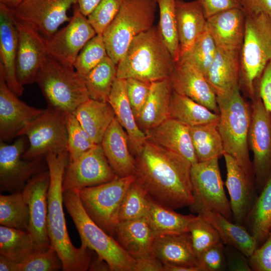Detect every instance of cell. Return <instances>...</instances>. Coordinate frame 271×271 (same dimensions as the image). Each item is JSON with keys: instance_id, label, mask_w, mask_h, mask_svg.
I'll use <instances>...</instances> for the list:
<instances>
[{"instance_id": "21", "label": "cell", "mask_w": 271, "mask_h": 271, "mask_svg": "<svg viewBox=\"0 0 271 271\" xmlns=\"http://www.w3.org/2000/svg\"><path fill=\"white\" fill-rule=\"evenodd\" d=\"M223 156L227 172L225 185L230 196L232 217L235 223L243 225L256 198L254 183L231 156L224 154Z\"/></svg>"}, {"instance_id": "35", "label": "cell", "mask_w": 271, "mask_h": 271, "mask_svg": "<svg viewBox=\"0 0 271 271\" xmlns=\"http://www.w3.org/2000/svg\"><path fill=\"white\" fill-rule=\"evenodd\" d=\"M170 117L191 127L218 122L219 114L173 90L170 105Z\"/></svg>"}, {"instance_id": "6", "label": "cell", "mask_w": 271, "mask_h": 271, "mask_svg": "<svg viewBox=\"0 0 271 271\" xmlns=\"http://www.w3.org/2000/svg\"><path fill=\"white\" fill-rule=\"evenodd\" d=\"M74 69L48 54L45 56L35 82L48 106L74 113L79 105L90 98L84 77Z\"/></svg>"}, {"instance_id": "16", "label": "cell", "mask_w": 271, "mask_h": 271, "mask_svg": "<svg viewBox=\"0 0 271 271\" xmlns=\"http://www.w3.org/2000/svg\"><path fill=\"white\" fill-rule=\"evenodd\" d=\"M74 6L73 15L66 26L45 39L47 54L72 67L80 51L97 34L87 17L81 13L76 4Z\"/></svg>"}, {"instance_id": "56", "label": "cell", "mask_w": 271, "mask_h": 271, "mask_svg": "<svg viewBox=\"0 0 271 271\" xmlns=\"http://www.w3.org/2000/svg\"><path fill=\"white\" fill-rule=\"evenodd\" d=\"M246 15L264 14L271 16V0H242Z\"/></svg>"}, {"instance_id": "47", "label": "cell", "mask_w": 271, "mask_h": 271, "mask_svg": "<svg viewBox=\"0 0 271 271\" xmlns=\"http://www.w3.org/2000/svg\"><path fill=\"white\" fill-rule=\"evenodd\" d=\"M63 269L62 260L50 245L45 250L38 251L19 263V271H57Z\"/></svg>"}, {"instance_id": "52", "label": "cell", "mask_w": 271, "mask_h": 271, "mask_svg": "<svg viewBox=\"0 0 271 271\" xmlns=\"http://www.w3.org/2000/svg\"><path fill=\"white\" fill-rule=\"evenodd\" d=\"M206 19L231 9H243L241 0H199ZM244 10V9H243Z\"/></svg>"}, {"instance_id": "4", "label": "cell", "mask_w": 271, "mask_h": 271, "mask_svg": "<svg viewBox=\"0 0 271 271\" xmlns=\"http://www.w3.org/2000/svg\"><path fill=\"white\" fill-rule=\"evenodd\" d=\"M216 98L219 111L218 126L224 154L231 156L254 183L248 150L250 105L242 97L240 85L224 94L216 96Z\"/></svg>"}, {"instance_id": "39", "label": "cell", "mask_w": 271, "mask_h": 271, "mask_svg": "<svg viewBox=\"0 0 271 271\" xmlns=\"http://www.w3.org/2000/svg\"><path fill=\"white\" fill-rule=\"evenodd\" d=\"M116 77L117 64L107 56L84 77L89 98L108 101Z\"/></svg>"}, {"instance_id": "53", "label": "cell", "mask_w": 271, "mask_h": 271, "mask_svg": "<svg viewBox=\"0 0 271 271\" xmlns=\"http://www.w3.org/2000/svg\"><path fill=\"white\" fill-rule=\"evenodd\" d=\"M226 267L229 270L251 271L248 258L235 248L224 247Z\"/></svg>"}, {"instance_id": "12", "label": "cell", "mask_w": 271, "mask_h": 271, "mask_svg": "<svg viewBox=\"0 0 271 271\" xmlns=\"http://www.w3.org/2000/svg\"><path fill=\"white\" fill-rule=\"evenodd\" d=\"M251 99L248 145L253 154L252 164L256 187L261 191L271 175V113L257 90Z\"/></svg>"}, {"instance_id": "60", "label": "cell", "mask_w": 271, "mask_h": 271, "mask_svg": "<svg viewBox=\"0 0 271 271\" xmlns=\"http://www.w3.org/2000/svg\"><path fill=\"white\" fill-rule=\"evenodd\" d=\"M164 264V271H200L198 266H185L169 263Z\"/></svg>"}, {"instance_id": "58", "label": "cell", "mask_w": 271, "mask_h": 271, "mask_svg": "<svg viewBox=\"0 0 271 271\" xmlns=\"http://www.w3.org/2000/svg\"><path fill=\"white\" fill-rule=\"evenodd\" d=\"M0 271H19V262L0 254Z\"/></svg>"}, {"instance_id": "1", "label": "cell", "mask_w": 271, "mask_h": 271, "mask_svg": "<svg viewBox=\"0 0 271 271\" xmlns=\"http://www.w3.org/2000/svg\"><path fill=\"white\" fill-rule=\"evenodd\" d=\"M134 158L135 181L153 199L174 210L193 203L188 160L148 140Z\"/></svg>"}, {"instance_id": "23", "label": "cell", "mask_w": 271, "mask_h": 271, "mask_svg": "<svg viewBox=\"0 0 271 271\" xmlns=\"http://www.w3.org/2000/svg\"><path fill=\"white\" fill-rule=\"evenodd\" d=\"M245 17L243 9L235 8L207 19L206 28L217 48L240 50L244 37Z\"/></svg>"}, {"instance_id": "32", "label": "cell", "mask_w": 271, "mask_h": 271, "mask_svg": "<svg viewBox=\"0 0 271 271\" xmlns=\"http://www.w3.org/2000/svg\"><path fill=\"white\" fill-rule=\"evenodd\" d=\"M74 114L95 144L101 143L106 131L115 118V112L108 101L90 98L79 105Z\"/></svg>"}, {"instance_id": "7", "label": "cell", "mask_w": 271, "mask_h": 271, "mask_svg": "<svg viewBox=\"0 0 271 271\" xmlns=\"http://www.w3.org/2000/svg\"><path fill=\"white\" fill-rule=\"evenodd\" d=\"M156 0H125L117 14L102 34L108 56L116 64L132 41L153 26Z\"/></svg>"}, {"instance_id": "33", "label": "cell", "mask_w": 271, "mask_h": 271, "mask_svg": "<svg viewBox=\"0 0 271 271\" xmlns=\"http://www.w3.org/2000/svg\"><path fill=\"white\" fill-rule=\"evenodd\" d=\"M199 215L215 227L225 245L235 248L247 258L257 247L255 239L242 225L233 223L221 214L215 212H206Z\"/></svg>"}, {"instance_id": "5", "label": "cell", "mask_w": 271, "mask_h": 271, "mask_svg": "<svg viewBox=\"0 0 271 271\" xmlns=\"http://www.w3.org/2000/svg\"><path fill=\"white\" fill-rule=\"evenodd\" d=\"M63 196L64 205L78 231L81 244L104 260L111 271H134V259L88 215L78 191H63Z\"/></svg>"}, {"instance_id": "17", "label": "cell", "mask_w": 271, "mask_h": 271, "mask_svg": "<svg viewBox=\"0 0 271 271\" xmlns=\"http://www.w3.org/2000/svg\"><path fill=\"white\" fill-rule=\"evenodd\" d=\"M171 79L174 91L219 113L216 94L204 74L187 55L175 62Z\"/></svg>"}, {"instance_id": "45", "label": "cell", "mask_w": 271, "mask_h": 271, "mask_svg": "<svg viewBox=\"0 0 271 271\" xmlns=\"http://www.w3.org/2000/svg\"><path fill=\"white\" fill-rule=\"evenodd\" d=\"M107 56L103 36L96 34L80 51L74 62V68L84 77Z\"/></svg>"}, {"instance_id": "22", "label": "cell", "mask_w": 271, "mask_h": 271, "mask_svg": "<svg viewBox=\"0 0 271 271\" xmlns=\"http://www.w3.org/2000/svg\"><path fill=\"white\" fill-rule=\"evenodd\" d=\"M13 10L0 4V66L3 69L8 86L16 95L20 96L24 88L17 76L18 38Z\"/></svg>"}, {"instance_id": "50", "label": "cell", "mask_w": 271, "mask_h": 271, "mask_svg": "<svg viewBox=\"0 0 271 271\" xmlns=\"http://www.w3.org/2000/svg\"><path fill=\"white\" fill-rule=\"evenodd\" d=\"M224 244L222 241L204 251L198 258L200 271H220L226 267Z\"/></svg>"}, {"instance_id": "11", "label": "cell", "mask_w": 271, "mask_h": 271, "mask_svg": "<svg viewBox=\"0 0 271 271\" xmlns=\"http://www.w3.org/2000/svg\"><path fill=\"white\" fill-rule=\"evenodd\" d=\"M65 113L48 106L19 133L18 137H27L29 144L23 154L24 159L31 160L48 153L67 152Z\"/></svg>"}, {"instance_id": "29", "label": "cell", "mask_w": 271, "mask_h": 271, "mask_svg": "<svg viewBox=\"0 0 271 271\" xmlns=\"http://www.w3.org/2000/svg\"><path fill=\"white\" fill-rule=\"evenodd\" d=\"M153 252L163 264L198 267V260L189 231L156 236Z\"/></svg>"}, {"instance_id": "43", "label": "cell", "mask_w": 271, "mask_h": 271, "mask_svg": "<svg viewBox=\"0 0 271 271\" xmlns=\"http://www.w3.org/2000/svg\"><path fill=\"white\" fill-rule=\"evenodd\" d=\"M69 161H74L96 144L78 121L74 113L66 112Z\"/></svg>"}, {"instance_id": "8", "label": "cell", "mask_w": 271, "mask_h": 271, "mask_svg": "<svg viewBox=\"0 0 271 271\" xmlns=\"http://www.w3.org/2000/svg\"><path fill=\"white\" fill-rule=\"evenodd\" d=\"M271 60V16L246 15L244 37L239 53L240 77L251 98L255 83Z\"/></svg>"}, {"instance_id": "24", "label": "cell", "mask_w": 271, "mask_h": 271, "mask_svg": "<svg viewBox=\"0 0 271 271\" xmlns=\"http://www.w3.org/2000/svg\"><path fill=\"white\" fill-rule=\"evenodd\" d=\"M100 144L110 167L118 177L134 174L136 160L130 149L128 137L116 117L106 131Z\"/></svg>"}, {"instance_id": "31", "label": "cell", "mask_w": 271, "mask_h": 271, "mask_svg": "<svg viewBox=\"0 0 271 271\" xmlns=\"http://www.w3.org/2000/svg\"><path fill=\"white\" fill-rule=\"evenodd\" d=\"M114 237L123 250L134 259L153 252L156 236L145 217L119 221Z\"/></svg>"}, {"instance_id": "41", "label": "cell", "mask_w": 271, "mask_h": 271, "mask_svg": "<svg viewBox=\"0 0 271 271\" xmlns=\"http://www.w3.org/2000/svg\"><path fill=\"white\" fill-rule=\"evenodd\" d=\"M159 8L160 20L158 26L174 62L180 58L176 20V0H156Z\"/></svg>"}, {"instance_id": "13", "label": "cell", "mask_w": 271, "mask_h": 271, "mask_svg": "<svg viewBox=\"0 0 271 271\" xmlns=\"http://www.w3.org/2000/svg\"><path fill=\"white\" fill-rule=\"evenodd\" d=\"M24 136L12 144L0 142V190L11 193L22 192L28 182L44 170L45 157L31 160L22 157L26 151Z\"/></svg>"}, {"instance_id": "49", "label": "cell", "mask_w": 271, "mask_h": 271, "mask_svg": "<svg viewBox=\"0 0 271 271\" xmlns=\"http://www.w3.org/2000/svg\"><path fill=\"white\" fill-rule=\"evenodd\" d=\"M125 83L128 98L137 119L147 101L152 82L129 78L125 79Z\"/></svg>"}, {"instance_id": "2", "label": "cell", "mask_w": 271, "mask_h": 271, "mask_svg": "<svg viewBox=\"0 0 271 271\" xmlns=\"http://www.w3.org/2000/svg\"><path fill=\"white\" fill-rule=\"evenodd\" d=\"M45 158L50 174L47 231L50 245L62 260L63 270H87L94 251L82 244L79 248L73 245L68 235L63 207L62 185L69 163L68 153H48Z\"/></svg>"}, {"instance_id": "57", "label": "cell", "mask_w": 271, "mask_h": 271, "mask_svg": "<svg viewBox=\"0 0 271 271\" xmlns=\"http://www.w3.org/2000/svg\"><path fill=\"white\" fill-rule=\"evenodd\" d=\"M101 0H77V5L81 13L88 17L96 8Z\"/></svg>"}, {"instance_id": "14", "label": "cell", "mask_w": 271, "mask_h": 271, "mask_svg": "<svg viewBox=\"0 0 271 271\" xmlns=\"http://www.w3.org/2000/svg\"><path fill=\"white\" fill-rule=\"evenodd\" d=\"M77 0H25L13 10L15 19L31 28L43 38L52 37L71 18L67 12Z\"/></svg>"}, {"instance_id": "44", "label": "cell", "mask_w": 271, "mask_h": 271, "mask_svg": "<svg viewBox=\"0 0 271 271\" xmlns=\"http://www.w3.org/2000/svg\"><path fill=\"white\" fill-rule=\"evenodd\" d=\"M189 232L198 259L204 251L221 241L215 227L199 214L190 222Z\"/></svg>"}, {"instance_id": "36", "label": "cell", "mask_w": 271, "mask_h": 271, "mask_svg": "<svg viewBox=\"0 0 271 271\" xmlns=\"http://www.w3.org/2000/svg\"><path fill=\"white\" fill-rule=\"evenodd\" d=\"M255 239L257 247L262 244L271 231V175L261 190L243 225Z\"/></svg>"}, {"instance_id": "15", "label": "cell", "mask_w": 271, "mask_h": 271, "mask_svg": "<svg viewBox=\"0 0 271 271\" xmlns=\"http://www.w3.org/2000/svg\"><path fill=\"white\" fill-rule=\"evenodd\" d=\"M117 178L101 144H96L78 159L69 161L64 176L63 191H79Z\"/></svg>"}, {"instance_id": "19", "label": "cell", "mask_w": 271, "mask_h": 271, "mask_svg": "<svg viewBox=\"0 0 271 271\" xmlns=\"http://www.w3.org/2000/svg\"><path fill=\"white\" fill-rule=\"evenodd\" d=\"M31 106L18 98L8 86L0 66V141H9L44 111Z\"/></svg>"}, {"instance_id": "46", "label": "cell", "mask_w": 271, "mask_h": 271, "mask_svg": "<svg viewBox=\"0 0 271 271\" xmlns=\"http://www.w3.org/2000/svg\"><path fill=\"white\" fill-rule=\"evenodd\" d=\"M217 50L216 45L206 28L189 52L185 55H187L194 62L206 77Z\"/></svg>"}, {"instance_id": "59", "label": "cell", "mask_w": 271, "mask_h": 271, "mask_svg": "<svg viewBox=\"0 0 271 271\" xmlns=\"http://www.w3.org/2000/svg\"><path fill=\"white\" fill-rule=\"evenodd\" d=\"M89 270H110L108 264L97 255L95 258L92 257L88 268Z\"/></svg>"}, {"instance_id": "42", "label": "cell", "mask_w": 271, "mask_h": 271, "mask_svg": "<svg viewBox=\"0 0 271 271\" xmlns=\"http://www.w3.org/2000/svg\"><path fill=\"white\" fill-rule=\"evenodd\" d=\"M150 199L146 191L134 180L123 198L119 211V221L146 217Z\"/></svg>"}, {"instance_id": "37", "label": "cell", "mask_w": 271, "mask_h": 271, "mask_svg": "<svg viewBox=\"0 0 271 271\" xmlns=\"http://www.w3.org/2000/svg\"><path fill=\"white\" fill-rule=\"evenodd\" d=\"M40 250H45L28 231L0 226V254L20 263Z\"/></svg>"}, {"instance_id": "54", "label": "cell", "mask_w": 271, "mask_h": 271, "mask_svg": "<svg viewBox=\"0 0 271 271\" xmlns=\"http://www.w3.org/2000/svg\"><path fill=\"white\" fill-rule=\"evenodd\" d=\"M259 78L257 91L265 108L271 113V60Z\"/></svg>"}, {"instance_id": "61", "label": "cell", "mask_w": 271, "mask_h": 271, "mask_svg": "<svg viewBox=\"0 0 271 271\" xmlns=\"http://www.w3.org/2000/svg\"><path fill=\"white\" fill-rule=\"evenodd\" d=\"M24 1L25 0H0V4L3 5L11 9L14 10Z\"/></svg>"}, {"instance_id": "3", "label": "cell", "mask_w": 271, "mask_h": 271, "mask_svg": "<svg viewBox=\"0 0 271 271\" xmlns=\"http://www.w3.org/2000/svg\"><path fill=\"white\" fill-rule=\"evenodd\" d=\"M174 61L158 26L134 38L117 64V78L153 82L171 78Z\"/></svg>"}, {"instance_id": "25", "label": "cell", "mask_w": 271, "mask_h": 271, "mask_svg": "<svg viewBox=\"0 0 271 271\" xmlns=\"http://www.w3.org/2000/svg\"><path fill=\"white\" fill-rule=\"evenodd\" d=\"M145 133L148 141L180 155L192 165L198 162L187 125L169 118Z\"/></svg>"}, {"instance_id": "28", "label": "cell", "mask_w": 271, "mask_h": 271, "mask_svg": "<svg viewBox=\"0 0 271 271\" xmlns=\"http://www.w3.org/2000/svg\"><path fill=\"white\" fill-rule=\"evenodd\" d=\"M176 11L181 57L189 52L205 30L207 19L199 0H176Z\"/></svg>"}, {"instance_id": "10", "label": "cell", "mask_w": 271, "mask_h": 271, "mask_svg": "<svg viewBox=\"0 0 271 271\" xmlns=\"http://www.w3.org/2000/svg\"><path fill=\"white\" fill-rule=\"evenodd\" d=\"M191 179L193 202L189 206L190 210L197 214L215 212L230 220L232 211L224 189L218 158L192 165Z\"/></svg>"}, {"instance_id": "55", "label": "cell", "mask_w": 271, "mask_h": 271, "mask_svg": "<svg viewBox=\"0 0 271 271\" xmlns=\"http://www.w3.org/2000/svg\"><path fill=\"white\" fill-rule=\"evenodd\" d=\"M134 271H164L163 263L153 252L134 259Z\"/></svg>"}, {"instance_id": "51", "label": "cell", "mask_w": 271, "mask_h": 271, "mask_svg": "<svg viewBox=\"0 0 271 271\" xmlns=\"http://www.w3.org/2000/svg\"><path fill=\"white\" fill-rule=\"evenodd\" d=\"M252 270L271 271V231L260 246L248 258Z\"/></svg>"}, {"instance_id": "27", "label": "cell", "mask_w": 271, "mask_h": 271, "mask_svg": "<svg viewBox=\"0 0 271 271\" xmlns=\"http://www.w3.org/2000/svg\"><path fill=\"white\" fill-rule=\"evenodd\" d=\"M239 50L217 48L206 78L216 96L224 94L240 85Z\"/></svg>"}, {"instance_id": "38", "label": "cell", "mask_w": 271, "mask_h": 271, "mask_svg": "<svg viewBox=\"0 0 271 271\" xmlns=\"http://www.w3.org/2000/svg\"><path fill=\"white\" fill-rule=\"evenodd\" d=\"M218 122L190 127L192 143L198 162L223 156L224 148Z\"/></svg>"}, {"instance_id": "62", "label": "cell", "mask_w": 271, "mask_h": 271, "mask_svg": "<svg viewBox=\"0 0 271 271\" xmlns=\"http://www.w3.org/2000/svg\"><path fill=\"white\" fill-rule=\"evenodd\" d=\"M241 1H242V0H241Z\"/></svg>"}, {"instance_id": "40", "label": "cell", "mask_w": 271, "mask_h": 271, "mask_svg": "<svg viewBox=\"0 0 271 271\" xmlns=\"http://www.w3.org/2000/svg\"><path fill=\"white\" fill-rule=\"evenodd\" d=\"M1 225L28 231L30 213L22 192L0 195Z\"/></svg>"}, {"instance_id": "34", "label": "cell", "mask_w": 271, "mask_h": 271, "mask_svg": "<svg viewBox=\"0 0 271 271\" xmlns=\"http://www.w3.org/2000/svg\"><path fill=\"white\" fill-rule=\"evenodd\" d=\"M195 215L177 213L151 197L146 218L155 236L189 231V225Z\"/></svg>"}, {"instance_id": "26", "label": "cell", "mask_w": 271, "mask_h": 271, "mask_svg": "<svg viewBox=\"0 0 271 271\" xmlns=\"http://www.w3.org/2000/svg\"><path fill=\"white\" fill-rule=\"evenodd\" d=\"M108 102L112 107L116 118L127 134L130 149L134 157L141 151L147 138L137 122L128 98L125 79L116 77Z\"/></svg>"}, {"instance_id": "48", "label": "cell", "mask_w": 271, "mask_h": 271, "mask_svg": "<svg viewBox=\"0 0 271 271\" xmlns=\"http://www.w3.org/2000/svg\"><path fill=\"white\" fill-rule=\"evenodd\" d=\"M125 0H101L87 17L97 34L102 35L113 21Z\"/></svg>"}, {"instance_id": "20", "label": "cell", "mask_w": 271, "mask_h": 271, "mask_svg": "<svg viewBox=\"0 0 271 271\" xmlns=\"http://www.w3.org/2000/svg\"><path fill=\"white\" fill-rule=\"evenodd\" d=\"M14 23L18 38L17 76L19 83L24 86L36 81L43 60L47 54L45 39L15 18Z\"/></svg>"}, {"instance_id": "30", "label": "cell", "mask_w": 271, "mask_h": 271, "mask_svg": "<svg viewBox=\"0 0 271 271\" xmlns=\"http://www.w3.org/2000/svg\"><path fill=\"white\" fill-rule=\"evenodd\" d=\"M173 91L171 78L152 82L147 101L136 119L144 132L170 118V105Z\"/></svg>"}, {"instance_id": "9", "label": "cell", "mask_w": 271, "mask_h": 271, "mask_svg": "<svg viewBox=\"0 0 271 271\" xmlns=\"http://www.w3.org/2000/svg\"><path fill=\"white\" fill-rule=\"evenodd\" d=\"M134 180V175L118 177L100 185L77 191L88 215L114 238L119 222V211L123 198Z\"/></svg>"}, {"instance_id": "18", "label": "cell", "mask_w": 271, "mask_h": 271, "mask_svg": "<svg viewBox=\"0 0 271 271\" xmlns=\"http://www.w3.org/2000/svg\"><path fill=\"white\" fill-rule=\"evenodd\" d=\"M50 174L44 170L31 179L22 191L28 206L30 224L28 232L43 250L50 246L47 231L48 192Z\"/></svg>"}]
</instances>
